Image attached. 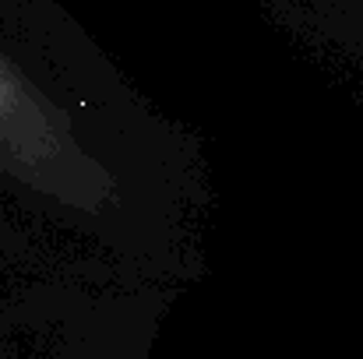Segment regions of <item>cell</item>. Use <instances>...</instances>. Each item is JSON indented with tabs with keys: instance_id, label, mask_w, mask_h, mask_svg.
Segmentation results:
<instances>
[{
	"instance_id": "obj_1",
	"label": "cell",
	"mask_w": 363,
	"mask_h": 359,
	"mask_svg": "<svg viewBox=\"0 0 363 359\" xmlns=\"http://www.w3.org/2000/svg\"><path fill=\"white\" fill-rule=\"evenodd\" d=\"M0 187L141 271L194 275L208 212L201 141L35 0H0Z\"/></svg>"
},
{
	"instance_id": "obj_2",
	"label": "cell",
	"mask_w": 363,
	"mask_h": 359,
	"mask_svg": "<svg viewBox=\"0 0 363 359\" xmlns=\"http://www.w3.org/2000/svg\"><path fill=\"white\" fill-rule=\"evenodd\" d=\"M0 212V359H152L173 282Z\"/></svg>"
}]
</instances>
